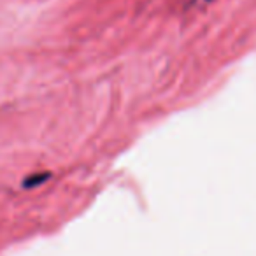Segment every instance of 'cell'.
<instances>
[{
    "label": "cell",
    "mask_w": 256,
    "mask_h": 256,
    "mask_svg": "<svg viewBox=\"0 0 256 256\" xmlns=\"http://www.w3.org/2000/svg\"><path fill=\"white\" fill-rule=\"evenodd\" d=\"M50 178V174H44V176H36V178H32V179H26L25 181V186H28V188H34L36 184H39V182H44L46 179Z\"/></svg>",
    "instance_id": "cell-1"
}]
</instances>
